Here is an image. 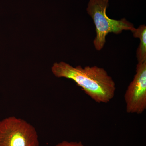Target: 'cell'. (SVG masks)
I'll list each match as a JSON object with an SVG mask.
<instances>
[{
  "mask_svg": "<svg viewBox=\"0 0 146 146\" xmlns=\"http://www.w3.org/2000/svg\"><path fill=\"white\" fill-rule=\"evenodd\" d=\"M126 111L142 114L146 109V61L138 63L136 74L124 95Z\"/></svg>",
  "mask_w": 146,
  "mask_h": 146,
  "instance_id": "cell-4",
  "label": "cell"
},
{
  "mask_svg": "<svg viewBox=\"0 0 146 146\" xmlns=\"http://www.w3.org/2000/svg\"><path fill=\"white\" fill-rule=\"evenodd\" d=\"M108 6L109 0H89L86 9L96 27V36L93 43L98 51L103 48L108 33L119 34L123 31L132 32L136 29L133 24L125 18L117 20L109 18L106 14Z\"/></svg>",
  "mask_w": 146,
  "mask_h": 146,
  "instance_id": "cell-2",
  "label": "cell"
},
{
  "mask_svg": "<svg viewBox=\"0 0 146 146\" xmlns=\"http://www.w3.org/2000/svg\"><path fill=\"white\" fill-rule=\"evenodd\" d=\"M55 146H88L84 145L81 142H73L64 141L56 144Z\"/></svg>",
  "mask_w": 146,
  "mask_h": 146,
  "instance_id": "cell-6",
  "label": "cell"
},
{
  "mask_svg": "<svg viewBox=\"0 0 146 146\" xmlns=\"http://www.w3.org/2000/svg\"><path fill=\"white\" fill-rule=\"evenodd\" d=\"M38 133L32 125L14 116L0 121V146H39Z\"/></svg>",
  "mask_w": 146,
  "mask_h": 146,
  "instance_id": "cell-3",
  "label": "cell"
},
{
  "mask_svg": "<svg viewBox=\"0 0 146 146\" xmlns=\"http://www.w3.org/2000/svg\"><path fill=\"white\" fill-rule=\"evenodd\" d=\"M51 70L56 77L73 80L97 103H107L115 96V82L104 68L97 66L74 67L61 61L54 63Z\"/></svg>",
  "mask_w": 146,
  "mask_h": 146,
  "instance_id": "cell-1",
  "label": "cell"
},
{
  "mask_svg": "<svg viewBox=\"0 0 146 146\" xmlns=\"http://www.w3.org/2000/svg\"><path fill=\"white\" fill-rule=\"evenodd\" d=\"M133 36L140 39V44L137 52L136 57L138 63H142L146 61V26L145 25H141L138 28L135 29L133 32Z\"/></svg>",
  "mask_w": 146,
  "mask_h": 146,
  "instance_id": "cell-5",
  "label": "cell"
}]
</instances>
